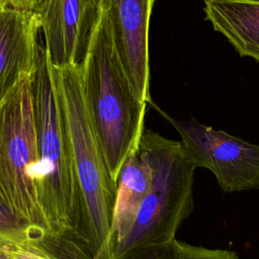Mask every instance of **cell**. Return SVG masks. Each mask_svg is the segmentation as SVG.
Listing matches in <instances>:
<instances>
[{
	"instance_id": "obj_1",
	"label": "cell",
	"mask_w": 259,
	"mask_h": 259,
	"mask_svg": "<svg viewBox=\"0 0 259 259\" xmlns=\"http://www.w3.org/2000/svg\"><path fill=\"white\" fill-rule=\"evenodd\" d=\"M38 163L35 189L56 259H86L77 238L78 205L69 142L45 45L28 80Z\"/></svg>"
},
{
	"instance_id": "obj_2",
	"label": "cell",
	"mask_w": 259,
	"mask_h": 259,
	"mask_svg": "<svg viewBox=\"0 0 259 259\" xmlns=\"http://www.w3.org/2000/svg\"><path fill=\"white\" fill-rule=\"evenodd\" d=\"M51 70L75 179L78 242L86 259H110L116 183L109 174L90 121L81 68L51 65Z\"/></svg>"
},
{
	"instance_id": "obj_3",
	"label": "cell",
	"mask_w": 259,
	"mask_h": 259,
	"mask_svg": "<svg viewBox=\"0 0 259 259\" xmlns=\"http://www.w3.org/2000/svg\"><path fill=\"white\" fill-rule=\"evenodd\" d=\"M81 68L83 94L90 121L112 180L138 150L144 134L147 102L133 88L112 39L106 11L98 20Z\"/></svg>"
},
{
	"instance_id": "obj_4",
	"label": "cell",
	"mask_w": 259,
	"mask_h": 259,
	"mask_svg": "<svg viewBox=\"0 0 259 259\" xmlns=\"http://www.w3.org/2000/svg\"><path fill=\"white\" fill-rule=\"evenodd\" d=\"M140 146L152 168V183L131 233L116 247L111 259L139 248L172 242L181 223L194 207L195 167L182 143L146 131Z\"/></svg>"
},
{
	"instance_id": "obj_5",
	"label": "cell",
	"mask_w": 259,
	"mask_h": 259,
	"mask_svg": "<svg viewBox=\"0 0 259 259\" xmlns=\"http://www.w3.org/2000/svg\"><path fill=\"white\" fill-rule=\"evenodd\" d=\"M28 80L0 106V205L45 231L51 253L49 229L35 189L38 155Z\"/></svg>"
},
{
	"instance_id": "obj_6",
	"label": "cell",
	"mask_w": 259,
	"mask_h": 259,
	"mask_svg": "<svg viewBox=\"0 0 259 259\" xmlns=\"http://www.w3.org/2000/svg\"><path fill=\"white\" fill-rule=\"evenodd\" d=\"M163 115L178 132L194 167L208 169L225 192L259 188V145L213 130L195 119L180 121Z\"/></svg>"
},
{
	"instance_id": "obj_7",
	"label": "cell",
	"mask_w": 259,
	"mask_h": 259,
	"mask_svg": "<svg viewBox=\"0 0 259 259\" xmlns=\"http://www.w3.org/2000/svg\"><path fill=\"white\" fill-rule=\"evenodd\" d=\"M36 11L50 64L81 66L98 20L99 4L95 0H42Z\"/></svg>"
},
{
	"instance_id": "obj_8",
	"label": "cell",
	"mask_w": 259,
	"mask_h": 259,
	"mask_svg": "<svg viewBox=\"0 0 259 259\" xmlns=\"http://www.w3.org/2000/svg\"><path fill=\"white\" fill-rule=\"evenodd\" d=\"M155 0H100L108 16L115 51L138 96L150 99L149 25Z\"/></svg>"
},
{
	"instance_id": "obj_9",
	"label": "cell",
	"mask_w": 259,
	"mask_h": 259,
	"mask_svg": "<svg viewBox=\"0 0 259 259\" xmlns=\"http://www.w3.org/2000/svg\"><path fill=\"white\" fill-rule=\"evenodd\" d=\"M40 29L36 10L11 7L0 12V106L31 76Z\"/></svg>"
},
{
	"instance_id": "obj_10",
	"label": "cell",
	"mask_w": 259,
	"mask_h": 259,
	"mask_svg": "<svg viewBox=\"0 0 259 259\" xmlns=\"http://www.w3.org/2000/svg\"><path fill=\"white\" fill-rule=\"evenodd\" d=\"M152 183V168L146 153L138 150L126 160L116 180V198L112 217L111 256L116 247L131 233L140 208Z\"/></svg>"
},
{
	"instance_id": "obj_11",
	"label": "cell",
	"mask_w": 259,
	"mask_h": 259,
	"mask_svg": "<svg viewBox=\"0 0 259 259\" xmlns=\"http://www.w3.org/2000/svg\"><path fill=\"white\" fill-rule=\"evenodd\" d=\"M204 13L241 56L259 61V0H204Z\"/></svg>"
},
{
	"instance_id": "obj_12",
	"label": "cell",
	"mask_w": 259,
	"mask_h": 259,
	"mask_svg": "<svg viewBox=\"0 0 259 259\" xmlns=\"http://www.w3.org/2000/svg\"><path fill=\"white\" fill-rule=\"evenodd\" d=\"M0 235L10 239L42 246L49 253V241L45 231L12 214L0 205ZM51 254V253H50Z\"/></svg>"
},
{
	"instance_id": "obj_13",
	"label": "cell",
	"mask_w": 259,
	"mask_h": 259,
	"mask_svg": "<svg viewBox=\"0 0 259 259\" xmlns=\"http://www.w3.org/2000/svg\"><path fill=\"white\" fill-rule=\"evenodd\" d=\"M179 259H239L237 252L223 249H207L176 241Z\"/></svg>"
},
{
	"instance_id": "obj_14",
	"label": "cell",
	"mask_w": 259,
	"mask_h": 259,
	"mask_svg": "<svg viewBox=\"0 0 259 259\" xmlns=\"http://www.w3.org/2000/svg\"><path fill=\"white\" fill-rule=\"evenodd\" d=\"M176 241L175 239L166 244L139 248L116 259H179Z\"/></svg>"
},
{
	"instance_id": "obj_15",
	"label": "cell",
	"mask_w": 259,
	"mask_h": 259,
	"mask_svg": "<svg viewBox=\"0 0 259 259\" xmlns=\"http://www.w3.org/2000/svg\"><path fill=\"white\" fill-rule=\"evenodd\" d=\"M9 8H11V6L8 4L7 1H5V0H0V12L5 11V10H7V9H9Z\"/></svg>"
},
{
	"instance_id": "obj_16",
	"label": "cell",
	"mask_w": 259,
	"mask_h": 259,
	"mask_svg": "<svg viewBox=\"0 0 259 259\" xmlns=\"http://www.w3.org/2000/svg\"><path fill=\"white\" fill-rule=\"evenodd\" d=\"M11 2H14V3H18V4H29V3H33V2H36V1H39V0H9Z\"/></svg>"
},
{
	"instance_id": "obj_17",
	"label": "cell",
	"mask_w": 259,
	"mask_h": 259,
	"mask_svg": "<svg viewBox=\"0 0 259 259\" xmlns=\"http://www.w3.org/2000/svg\"><path fill=\"white\" fill-rule=\"evenodd\" d=\"M95 1H96L98 4H99V2H100V0H95Z\"/></svg>"
}]
</instances>
